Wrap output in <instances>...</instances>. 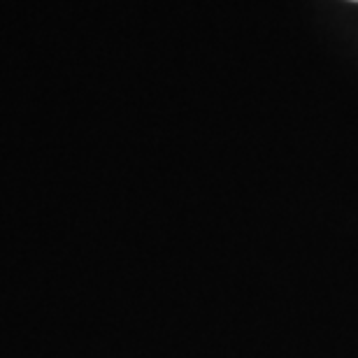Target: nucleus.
<instances>
[{
    "label": "nucleus",
    "instance_id": "1",
    "mask_svg": "<svg viewBox=\"0 0 358 358\" xmlns=\"http://www.w3.org/2000/svg\"><path fill=\"white\" fill-rule=\"evenodd\" d=\"M354 3H358V0H354Z\"/></svg>",
    "mask_w": 358,
    "mask_h": 358
}]
</instances>
